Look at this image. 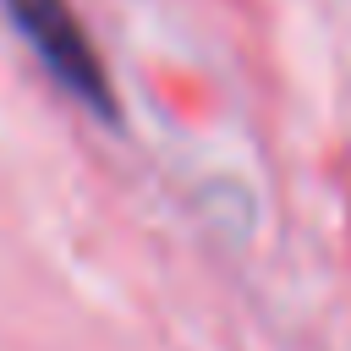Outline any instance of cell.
I'll return each instance as SVG.
<instances>
[{
    "mask_svg": "<svg viewBox=\"0 0 351 351\" xmlns=\"http://www.w3.org/2000/svg\"><path fill=\"white\" fill-rule=\"evenodd\" d=\"M5 16L16 22V33L27 38V49L38 55V66L60 82V93H71L77 104H88L93 115L115 121V93H110V71L82 27V16L71 11V0H5Z\"/></svg>",
    "mask_w": 351,
    "mask_h": 351,
    "instance_id": "obj_1",
    "label": "cell"
}]
</instances>
